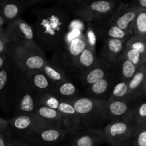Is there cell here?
<instances>
[{
	"instance_id": "cell-36",
	"label": "cell",
	"mask_w": 146,
	"mask_h": 146,
	"mask_svg": "<svg viewBox=\"0 0 146 146\" xmlns=\"http://www.w3.org/2000/svg\"><path fill=\"white\" fill-rule=\"evenodd\" d=\"M133 146H146V128L134 132Z\"/></svg>"
},
{
	"instance_id": "cell-13",
	"label": "cell",
	"mask_w": 146,
	"mask_h": 146,
	"mask_svg": "<svg viewBox=\"0 0 146 146\" xmlns=\"http://www.w3.org/2000/svg\"><path fill=\"white\" fill-rule=\"evenodd\" d=\"M118 81V78L111 69L105 78L84 89L86 96L108 101L114 86Z\"/></svg>"
},
{
	"instance_id": "cell-3",
	"label": "cell",
	"mask_w": 146,
	"mask_h": 146,
	"mask_svg": "<svg viewBox=\"0 0 146 146\" xmlns=\"http://www.w3.org/2000/svg\"><path fill=\"white\" fill-rule=\"evenodd\" d=\"M78 113L82 129H100L107 124L106 105L107 101L87 96L67 101Z\"/></svg>"
},
{
	"instance_id": "cell-29",
	"label": "cell",
	"mask_w": 146,
	"mask_h": 146,
	"mask_svg": "<svg viewBox=\"0 0 146 146\" xmlns=\"http://www.w3.org/2000/svg\"><path fill=\"white\" fill-rule=\"evenodd\" d=\"M133 35L146 39V9L138 11L133 24Z\"/></svg>"
},
{
	"instance_id": "cell-6",
	"label": "cell",
	"mask_w": 146,
	"mask_h": 146,
	"mask_svg": "<svg viewBox=\"0 0 146 146\" xmlns=\"http://www.w3.org/2000/svg\"><path fill=\"white\" fill-rule=\"evenodd\" d=\"M21 71L11 57L4 68L0 70V106L5 110H11V101Z\"/></svg>"
},
{
	"instance_id": "cell-11",
	"label": "cell",
	"mask_w": 146,
	"mask_h": 146,
	"mask_svg": "<svg viewBox=\"0 0 146 146\" xmlns=\"http://www.w3.org/2000/svg\"><path fill=\"white\" fill-rule=\"evenodd\" d=\"M140 9L130 4L120 2L108 20L121 30L133 35V24Z\"/></svg>"
},
{
	"instance_id": "cell-19",
	"label": "cell",
	"mask_w": 146,
	"mask_h": 146,
	"mask_svg": "<svg viewBox=\"0 0 146 146\" xmlns=\"http://www.w3.org/2000/svg\"><path fill=\"white\" fill-rule=\"evenodd\" d=\"M57 110L62 116L64 128L69 135L82 129L78 113L69 102L61 101Z\"/></svg>"
},
{
	"instance_id": "cell-30",
	"label": "cell",
	"mask_w": 146,
	"mask_h": 146,
	"mask_svg": "<svg viewBox=\"0 0 146 146\" xmlns=\"http://www.w3.org/2000/svg\"><path fill=\"white\" fill-rule=\"evenodd\" d=\"M61 101L51 94H35V102L37 107H48L57 110Z\"/></svg>"
},
{
	"instance_id": "cell-35",
	"label": "cell",
	"mask_w": 146,
	"mask_h": 146,
	"mask_svg": "<svg viewBox=\"0 0 146 146\" xmlns=\"http://www.w3.org/2000/svg\"><path fill=\"white\" fill-rule=\"evenodd\" d=\"M89 2L90 1L88 0H64V1H56L55 4L65 7L73 14L76 10L79 9L84 6H86Z\"/></svg>"
},
{
	"instance_id": "cell-21",
	"label": "cell",
	"mask_w": 146,
	"mask_h": 146,
	"mask_svg": "<svg viewBox=\"0 0 146 146\" xmlns=\"http://www.w3.org/2000/svg\"><path fill=\"white\" fill-rule=\"evenodd\" d=\"M96 31L98 37L102 39L104 38H117L127 41L131 34L123 31L112 23L109 22L108 18L96 22L91 23Z\"/></svg>"
},
{
	"instance_id": "cell-22",
	"label": "cell",
	"mask_w": 146,
	"mask_h": 146,
	"mask_svg": "<svg viewBox=\"0 0 146 146\" xmlns=\"http://www.w3.org/2000/svg\"><path fill=\"white\" fill-rule=\"evenodd\" d=\"M46 127L64 128L63 118L58 110L48 107H37L34 113Z\"/></svg>"
},
{
	"instance_id": "cell-37",
	"label": "cell",
	"mask_w": 146,
	"mask_h": 146,
	"mask_svg": "<svg viewBox=\"0 0 146 146\" xmlns=\"http://www.w3.org/2000/svg\"><path fill=\"white\" fill-rule=\"evenodd\" d=\"M10 44L4 30L0 31V55H9Z\"/></svg>"
},
{
	"instance_id": "cell-45",
	"label": "cell",
	"mask_w": 146,
	"mask_h": 146,
	"mask_svg": "<svg viewBox=\"0 0 146 146\" xmlns=\"http://www.w3.org/2000/svg\"><path fill=\"white\" fill-rule=\"evenodd\" d=\"M7 146H14L12 145V144L11 143L9 142V141H8V140H7Z\"/></svg>"
},
{
	"instance_id": "cell-34",
	"label": "cell",
	"mask_w": 146,
	"mask_h": 146,
	"mask_svg": "<svg viewBox=\"0 0 146 146\" xmlns=\"http://www.w3.org/2000/svg\"><path fill=\"white\" fill-rule=\"evenodd\" d=\"M121 57L131 61L134 65L136 66L138 68H139L141 65L146 63L145 58L142 56V55L140 53H138L135 50L131 49V48H125Z\"/></svg>"
},
{
	"instance_id": "cell-8",
	"label": "cell",
	"mask_w": 146,
	"mask_h": 146,
	"mask_svg": "<svg viewBox=\"0 0 146 146\" xmlns=\"http://www.w3.org/2000/svg\"><path fill=\"white\" fill-rule=\"evenodd\" d=\"M104 131L106 143L110 146H133L134 128L132 123H108Z\"/></svg>"
},
{
	"instance_id": "cell-14",
	"label": "cell",
	"mask_w": 146,
	"mask_h": 146,
	"mask_svg": "<svg viewBox=\"0 0 146 146\" xmlns=\"http://www.w3.org/2000/svg\"><path fill=\"white\" fill-rule=\"evenodd\" d=\"M9 129L14 131L19 138L32 133L41 128L46 127L44 124L34 114L14 115L8 121Z\"/></svg>"
},
{
	"instance_id": "cell-28",
	"label": "cell",
	"mask_w": 146,
	"mask_h": 146,
	"mask_svg": "<svg viewBox=\"0 0 146 146\" xmlns=\"http://www.w3.org/2000/svg\"><path fill=\"white\" fill-rule=\"evenodd\" d=\"M132 124L134 132L146 128V101L134 106Z\"/></svg>"
},
{
	"instance_id": "cell-7",
	"label": "cell",
	"mask_w": 146,
	"mask_h": 146,
	"mask_svg": "<svg viewBox=\"0 0 146 146\" xmlns=\"http://www.w3.org/2000/svg\"><path fill=\"white\" fill-rule=\"evenodd\" d=\"M121 1H91L73 14L80 21L86 23H94L108 18Z\"/></svg>"
},
{
	"instance_id": "cell-46",
	"label": "cell",
	"mask_w": 146,
	"mask_h": 146,
	"mask_svg": "<svg viewBox=\"0 0 146 146\" xmlns=\"http://www.w3.org/2000/svg\"><path fill=\"white\" fill-rule=\"evenodd\" d=\"M63 146H71V145H63Z\"/></svg>"
},
{
	"instance_id": "cell-16",
	"label": "cell",
	"mask_w": 146,
	"mask_h": 146,
	"mask_svg": "<svg viewBox=\"0 0 146 146\" xmlns=\"http://www.w3.org/2000/svg\"><path fill=\"white\" fill-rule=\"evenodd\" d=\"M111 71V65L98 56L96 64L83 74L77 81L85 89L105 78Z\"/></svg>"
},
{
	"instance_id": "cell-41",
	"label": "cell",
	"mask_w": 146,
	"mask_h": 146,
	"mask_svg": "<svg viewBox=\"0 0 146 146\" xmlns=\"http://www.w3.org/2000/svg\"><path fill=\"white\" fill-rule=\"evenodd\" d=\"M9 59V55H0V70L2 69Z\"/></svg>"
},
{
	"instance_id": "cell-24",
	"label": "cell",
	"mask_w": 146,
	"mask_h": 146,
	"mask_svg": "<svg viewBox=\"0 0 146 146\" xmlns=\"http://www.w3.org/2000/svg\"><path fill=\"white\" fill-rule=\"evenodd\" d=\"M98 58V56L97 55L96 51L86 47L81 53L76 63L75 69H74L75 80L77 81L83 74L91 68L96 64Z\"/></svg>"
},
{
	"instance_id": "cell-27",
	"label": "cell",
	"mask_w": 146,
	"mask_h": 146,
	"mask_svg": "<svg viewBox=\"0 0 146 146\" xmlns=\"http://www.w3.org/2000/svg\"><path fill=\"white\" fill-rule=\"evenodd\" d=\"M145 75L146 63L141 65L137 69L133 76L128 82V91H129L128 97H129L130 101L134 102L137 98H140V92H141V87L143 84Z\"/></svg>"
},
{
	"instance_id": "cell-38",
	"label": "cell",
	"mask_w": 146,
	"mask_h": 146,
	"mask_svg": "<svg viewBox=\"0 0 146 146\" xmlns=\"http://www.w3.org/2000/svg\"><path fill=\"white\" fill-rule=\"evenodd\" d=\"M7 140L11 143L14 146H32L24 140L21 139L19 137H16V136H11L9 134L7 136Z\"/></svg>"
},
{
	"instance_id": "cell-42",
	"label": "cell",
	"mask_w": 146,
	"mask_h": 146,
	"mask_svg": "<svg viewBox=\"0 0 146 146\" xmlns=\"http://www.w3.org/2000/svg\"><path fill=\"white\" fill-rule=\"evenodd\" d=\"M8 135V133H0V146H7Z\"/></svg>"
},
{
	"instance_id": "cell-44",
	"label": "cell",
	"mask_w": 146,
	"mask_h": 146,
	"mask_svg": "<svg viewBox=\"0 0 146 146\" xmlns=\"http://www.w3.org/2000/svg\"><path fill=\"white\" fill-rule=\"evenodd\" d=\"M3 24H4V22H3L2 19H1V17H0V31H2V30H4V29H2V25H3Z\"/></svg>"
},
{
	"instance_id": "cell-5",
	"label": "cell",
	"mask_w": 146,
	"mask_h": 146,
	"mask_svg": "<svg viewBox=\"0 0 146 146\" xmlns=\"http://www.w3.org/2000/svg\"><path fill=\"white\" fill-rule=\"evenodd\" d=\"M37 106L35 102V93L27 82L25 74L20 73L11 101V110L14 115L33 114Z\"/></svg>"
},
{
	"instance_id": "cell-39",
	"label": "cell",
	"mask_w": 146,
	"mask_h": 146,
	"mask_svg": "<svg viewBox=\"0 0 146 146\" xmlns=\"http://www.w3.org/2000/svg\"><path fill=\"white\" fill-rule=\"evenodd\" d=\"M26 1H27L28 8L36 7V9H38V7L45 5L46 3V0H26Z\"/></svg>"
},
{
	"instance_id": "cell-2",
	"label": "cell",
	"mask_w": 146,
	"mask_h": 146,
	"mask_svg": "<svg viewBox=\"0 0 146 146\" xmlns=\"http://www.w3.org/2000/svg\"><path fill=\"white\" fill-rule=\"evenodd\" d=\"M86 48L84 29L79 28L69 29L60 49L54 53L51 59L55 61L71 80L75 79L74 69L76 63L81 53Z\"/></svg>"
},
{
	"instance_id": "cell-26",
	"label": "cell",
	"mask_w": 146,
	"mask_h": 146,
	"mask_svg": "<svg viewBox=\"0 0 146 146\" xmlns=\"http://www.w3.org/2000/svg\"><path fill=\"white\" fill-rule=\"evenodd\" d=\"M41 70L54 85L65 81H72L64 70L52 59H47L46 63Z\"/></svg>"
},
{
	"instance_id": "cell-43",
	"label": "cell",
	"mask_w": 146,
	"mask_h": 146,
	"mask_svg": "<svg viewBox=\"0 0 146 146\" xmlns=\"http://www.w3.org/2000/svg\"><path fill=\"white\" fill-rule=\"evenodd\" d=\"M146 96V75L144 79L143 84L141 87V92H140V97H145Z\"/></svg>"
},
{
	"instance_id": "cell-9",
	"label": "cell",
	"mask_w": 146,
	"mask_h": 146,
	"mask_svg": "<svg viewBox=\"0 0 146 146\" xmlns=\"http://www.w3.org/2000/svg\"><path fill=\"white\" fill-rule=\"evenodd\" d=\"M68 136L64 128L44 127L21 138L32 146H50L63 142Z\"/></svg>"
},
{
	"instance_id": "cell-4",
	"label": "cell",
	"mask_w": 146,
	"mask_h": 146,
	"mask_svg": "<svg viewBox=\"0 0 146 146\" xmlns=\"http://www.w3.org/2000/svg\"><path fill=\"white\" fill-rule=\"evenodd\" d=\"M9 56L21 73L41 70L47 61L45 52L36 43L10 46Z\"/></svg>"
},
{
	"instance_id": "cell-17",
	"label": "cell",
	"mask_w": 146,
	"mask_h": 146,
	"mask_svg": "<svg viewBox=\"0 0 146 146\" xmlns=\"http://www.w3.org/2000/svg\"><path fill=\"white\" fill-rule=\"evenodd\" d=\"M127 41L117 38H104L98 56L108 64H113L121 57L125 48Z\"/></svg>"
},
{
	"instance_id": "cell-25",
	"label": "cell",
	"mask_w": 146,
	"mask_h": 146,
	"mask_svg": "<svg viewBox=\"0 0 146 146\" xmlns=\"http://www.w3.org/2000/svg\"><path fill=\"white\" fill-rule=\"evenodd\" d=\"M138 67L125 58L120 57L116 62L111 65V69L119 81L128 82L136 72Z\"/></svg>"
},
{
	"instance_id": "cell-33",
	"label": "cell",
	"mask_w": 146,
	"mask_h": 146,
	"mask_svg": "<svg viewBox=\"0 0 146 146\" xmlns=\"http://www.w3.org/2000/svg\"><path fill=\"white\" fill-rule=\"evenodd\" d=\"M84 36L86 42V47L96 51L98 36L95 28L91 23L86 24V28L84 30Z\"/></svg>"
},
{
	"instance_id": "cell-31",
	"label": "cell",
	"mask_w": 146,
	"mask_h": 146,
	"mask_svg": "<svg viewBox=\"0 0 146 146\" xmlns=\"http://www.w3.org/2000/svg\"><path fill=\"white\" fill-rule=\"evenodd\" d=\"M128 95H129V91H128V82L118 81L114 86L108 101H116V100L129 101Z\"/></svg>"
},
{
	"instance_id": "cell-12",
	"label": "cell",
	"mask_w": 146,
	"mask_h": 146,
	"mask_svg": "<svg viewBox=\"0 0 146 146\" xmlns=\"http://www.w3.org/2000/svg\"><path fill=\"white\" fill-rule=\"evenodd\" d=\"M133 101L116 100L107 101L106 105V116L107 123H132L134 106Z\"/></svg>"
},
{
	"instance_id": "cell-32",
	"label": "cell",
	"mask_w": 146,
	"mask_h": 146,
	"mask_svg": "<svg viewBox=\"0 0 146 146\" xmlns=\"http://www.w3.org/2000/svg\"><path fill=\"white\" fill-rule=\"evenodd\" d=\"M125 48L135 50L142 55L146 61V39L131 36L125 43Z\"/></svg>"
},
{
	"instance_id": "cell-18",
	"label": "cell",
	"mask_w": 146,
	"mask_h": 146,
	"mask_svg": "<svg viewBox=\"0 0 146 146\" xmlns=\"http://www.w3.org/2000/svg\"><path fill=\"white\" fill-rule=\"evenodd\" d=\"M28 8L26 0H6L0 4V17L3 22L9 24L21 18Z\"/></svg>"
},
{
	"instance_id": "cell-40",
	"label": "cell",
	"mask_w": 146,
	"mask_h": 146,
	"mask_svg": "<svg viewBox=\"0 0 146 146\" xmlns=\"http://www.w3.org/2000/svg\"><path fill=\"white\" fill-rule=\"evenodd\" d=\"M9 130V125L7 120L0 117V133H7Z\"/></svg>"
},
{
	"instance_id": "cell-23",
	"label": "cell",
	"mask_w": 146,
	"mask_h": 146,
	"mask_svg": "<svg viewBox=\"0 0 146 146\" xmlns=\"http://www.w3.org/2000/svg\"><path fill=\"white\" fill-rule=\"evenodd\" d=\"M52 94L63 101H70L83 96L73 81H68L54 85Z\"/></svg>"
},
{
	"instance_id": "cell-10",
	"label": "cell",
	"mask_w": 146,
	"mask_h": 146,
	"mask_svg": "<svg viewBox=\"0 0 146 146\" xmlns=\"http://www.w3.org/2000/svg\"><path fill=\"white\" fill-rule=\"evenodd\" d=\"M4 31L10 46H23L35 43L32 27L22 18L7 24Z\"/></svg>"
},
{
	"instance_id": "cell-15",
	"label": "cell",
	"mask_w": 146,
	"mask_h": 146,
	"mask_svg": "<svg viewBox=\"0 0 146 146\" xmlns=\"http://www.w3.org/2000/svg\"><path fill=\"white\" fill-rule=\"evenodd\" d=\"M69 136L71 146H98L106 143L104 128L81 129Z\"/></svg>"
},
{
	"instance_id": "cell-20",
	"label": "cell",
	"mask_w": 146,
	"mask_h": 146,
	"mask_svg": "<svg viewBox=\"0 0 146 146\" xmlns=\"http://www.w3.org/2000/svg\"><path fill=\"white\" fill-rule=\"evenodd\" d=\"M27 82L35 94H51L54 84L41 70H34L25 73Z\"/></svg>"
},
{
	"instance_id": "cell-1",
	"label": "cell",
	"mask_w": 146,
	"mask_h": 146,
	"mask_svg": "<svg viewBox=\"0 0 146 146\" xmlns=\"http://www.w3.org/2000/svg\"><path fill=\"white\" fill-rule=\"evenodd\" d=\"M34 11L36 20L31 27L36 44L44 51L60 49L71 24L72 14L58 4L35 9Z\"/></svg>"
}]
</instances>
